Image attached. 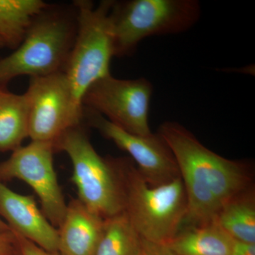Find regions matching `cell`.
Wrapping results in <instances>:
<instances>
[{"label": "cell", "mask_w": 255, "mask_h": 255, "mask_svg": "<svg viewBox=\"0 0 255 255\" xmlns=\"http://www.w3.org/2000/svg\"><path fill=\"white\" fill-rule=\"evenodd\" d=\"M231 255H255V244L234 240Z\"/></svg>", "instance_id": "21"}, {"label": "cell", "mask_w": 255, "mask_h": 255, "mask_svg": "<svg viewBox=\"0 0 255 255\" xmlns=\"http://www.w3.org/2000/svg\"><path fill=\"white\" fill-rule=\"evenodd\" d=\"M76 28L75 11L73 14L48 5L34 18L18 48L0 58V87L22 75L33 78L65 71Z\"/></svg>", "instance_id": "3"}, {"label": "cell", "mask_w": 255, "mask_h": 255, "mask_svg": "<svg viewBox=\"0 0 255 255\" xmlns=\"http://www.w3.org/2000/svg\"><path fill=\"white\" fill-rule=\"evenodd\" d=\"M83 111L92 127L128 154L150 185H162L180 177L173 154L158 132L147 136L135 135L111 123L95 111L87 108Z\"/></svg>", "instance_id": "10"}, {"label": "cell", "mask_w": 255, "mask_h": 255, "mask_svg": "<svg viewBox=\"0 0 255 255\" xmlns=\"http://www.w3.org/2000/svg\"><path fill=\"white\" fill-rule=\"evenodd\" d=\"M201 14L196 0L113 1L109 18L114 57L132 54L147 37L187 31Z\"/></svg>", "instance_id": "4"}, {"label": "cell", "mask_w": 255, "mask_h": 255, "mask_svg": "<svg viewBox=\"0 0 255 255\" xmlns=\"http://www.w3.org/2000/svg\"><path fill=\"white\" fill-rule=\"evenodd\" d=\"M214 221L233 239L255 244V197L252 188L228 201Z\"/></svg>", "instance_id": "16"}, {"label": "cell", "mask_w": 255, "mask_h": 255, "mask_svg": "<svg viewBox=\"0 0 255 255\" xmlns=\"http://www.w3.org/2000/svg\"><path fill=\"white\" fill-rule=\"evenodd\" d=\"M142 239L125 212L106 219L95 255H141Z\"/></svg>", "instance_id": "17"}, {"label": "cell", "mask_w": 255, "mask_h": 255, "mask_svg": "<svg viewBox=\"0 0 255 255\" xmlns=\"http://www.w3.org/2000/svg\"><path fill=\"white\" fill-rule=\"evenodd\" d=\"M113 1L95 6L87 0L75 1L76 34L65 73L77 107L83 110L82 99L96 82L110 75L114 57L110 11Z\"/></svg>", "instance_id": "5"}, {"label": "cell", "mask_w": 255, "mask_h": 255, "mask_svg": "<svg viewBox=\"0 0 255 255\" xmlns=\"http://www.w3.org/2000/svg\"><path fill=\"white\" fill-rule=\"evenodd\" d=\"M16 237L12 231L0 233V255H17Z\"/></svg>", "instance_id": "19"}, {"label": "cell", "mask_w": 255, "mask_h": 255, "mask_svg": "<svg viewBox=\"0 0 255 255\" xmlns=\"http://www.w3.org/2000/svg\"><path fill=\"white\" fill-rule=\"evenodd\" d=\"M233 241L213 221L183 228L167 246L177 255H231Z\"/></svg>", "instance_id": "13"}, {"label": "cell", "mask_w": 255, "mask_h": 255, "mask_svg": "<svg viewBox=\"0 0 255 255\" xmlns=\"http://www.w3.org/2000/svg\"><path fill=\"white\" fill-rule=\"evenodd\" d=\"M49 4L41 0H0V39L15 50L34 18Z\"/></svg>", "instance_id": "15"}, {"label": "cell", "mask_w": 255, "mask_h": 255, "mask_svg": "<svg viewBox=\"0 0 255 255\" xmlns=\"http://www.w3.org/2000/svg\"><path fill=\"white\" fill-rule=\"evenodd\" d=\"M54 148L65 152L71 160L72 182L78 199L87 209L105 220L124 212L123 189L112 157L99 155L80 126L63 133Z\"/></svg>", "instance_id": "6"}, {"label": "cell", "mask_w": 255, "mask_h": 255, "mask_svg": "<svg viewBox=\"0 0 255 255\" xmlns=\"http://www.w3.org/2000/svg\"><path fill=\"white\" fill-rule=\"evenodd\" d=\"M158 133L173 154L187 194L182 227L213 222L228 201L251 188L253 178L247 162L218 155L177 122H164Z\"/></svg>", "instance_id": "1"}, {"label": "cell", "mask_w": 255, "mask_h": 255, "mask_svg": "<svg viewBox=\"0 0 255 255\" xmlns=\"http://www.w3.org/2000/svg\"></svg>", "instance_id": "24"}, {"label": "cell", "mask_w": 255, "mask_h": 255, "mask_svg": "<svg viewBox=\"0 0 255 255\" xmlns=\"http://www.w3.org/2000/svg\"><path fill=\"white\" fill-rule=\"evenodd\" d=\"M28 103V137L54 143L69 129L80 125L84 111L74 101L65 72L30 78L25 92Z\"/></svg>", "instance_id": "7"}, {"label": "cell", "mask_w": 255, "mask_h": 255, "mask_svg": "<svg viewBox=\"0 0 255 255\" xmlns=\"http://www.w3.org/2000/svg\"><path fill=\"white\" fill-rule=\"evenodd\" d=\"M122 184L124 212L142 239L167 245L182 229L187 198L182 178L151 186L130 157L112 158Z\"/></svg>", "instance_id": "2"}, {"label": "cell", "mask_w": 255, "mask_h": 255, "mask_svg": "<svg viewBox=\"0 0 255 255\" xmlns=\"http://www.w3.org/2000/svg\"><path fill=\"white\" fill-rule=\"evenodd\" d=\"M28 137V103L26 94L0 87V152L14 151Z\"/></svg>", "instance_id": "14"}, {"label": "cell", "mask_w": 255, "mask_h": 255, "mask_svg": "<svg viewBox=\"0 0 255 255\" xmlns=\"http://www.w3.org/2000/svg\"><path fill=\"white\" fill-rule=\"evenodd\" d=\"M105 220L97 216L79 200L72 199L58 230L60 255H95Z\"/></svg>", "instance_id": "12"}, {"label": "cell", "mask_w": 255, "mask_h": 255, "mask_svg": "<svg viewBox=\"0 0 255 255\" xmlns=\"http://www.w3.org/2000/svg\"><path fill=\"white\" fill-rule=\"evenodd\" d=\"M11 231L8 225L5 223L4 220L0 217V233L7 232Z\"/></svg>", "instance_id": "22"}, {"label": "cell", "mask_w": 255, "mask_h": 255, "mask_svg": "<svg viewBox=\"0 0 255 255\" xmlns=\"http://www.w3.org/2000/svg\"><path fill=\"white\" fill-rule=\"evenodd\" d=\"M13 233L16 237L18 255H60L58 252L47 251L19 235Z\"/></svg>", "instance_id": "18"}, {"label": "cell", "mask_w": 255, "mask_h": 255, "mask_svg": "<svg viewBox=\"0 0 255 255\" xmlns=\"http://www.w3.org/2000/svg\"><path fill=\"white\" fill-rule=\"evenodd\" d=\"M0 217L12 232L49 252H58V230L32 196L18 194L0 180Z\"/></svg>", "instance_id": "11"}, {"label": "cell", "mask_w": 255, "mask_h": 255, "mask_svg": "<svg viewBox=\"0 0 255 255\" xmlns=\"http://www.w3.org/2000/svg\"><path fill=\"white\" fill-rule=\"evenodd\" d=\"M141 255H177L167 245L157 244L142 239Z\"/></svg>", "instance_id": "20"}, {"label": "cell", "mask_w": 255, "mask_h": 255, "mask_svg": "<svg viewBox=\"0 0 255 255\" xmlns=\"http://www.w3.org/2000/svg\"><path fill=\"white\" fill-rule=\"evenodd\" d=\"M54 151L51 142L31 141L21 145L6 160L0 162V180L17 179L26 183L38 196L47 219L58 228L68 204L55 170Z\"/></svg>", "instance_id": "9"}, {"label": "cell", "mask_w": 255, "mask_h": 255, "mask_svg": "<svg viewBox=\"0 0 255 255\" xmlns=\"http://www.w3.org/2000/svg\"><path fill=\"white\" fill-rule=\"evenodd\" d=\"M153 87L146 78L121 80L107 75L94 83L82 99L83 108L135 135L152 134L148 122Z\"/></svg>", "instance_id": "8"}, {"label": "cell", "mask_w": 255, "mask_h": 255, "mask_svg": "<svg viewBox=\"0 0 255 255\" xmlns=\"http://www.w3.org/2000/svg\"><path fill=\"white\" fill-rule=\"evenodd\" d=\"M4 43H3L2 41H1V39H0V48H4Z\"/></svg>", "instance_id": "23"}]
</instances>
